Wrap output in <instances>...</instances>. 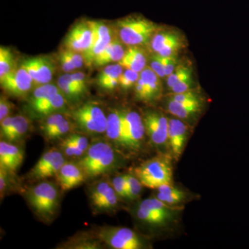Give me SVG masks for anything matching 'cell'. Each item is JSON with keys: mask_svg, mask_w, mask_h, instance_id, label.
Listing matches in <instances>:
<instances>
[{"mask_svg": "<svg viewBox=\"0 0 249 249\" xmlns=\"http://www.w3.org/2000/svg\"><path fill=\"white\" fill-rule=\"evenodd\" d=\"M142 120L154 144L160 146L168 143V120L164 116L157 112H147Z\"/></svg>", "mask_w": 249, "mask_h": 249, "instance_id": "5bb4252c", "label": "cell"}, {"mask_svg": "<svg viewBox=\"0 0 249 249\" xmlns=\"http://www.w3.org/2000/svg\"><path fill=\"white\" fill-rule=\"evenodd\" d=\"M140 75L138 72L134 71L133 70H127L123 71L119 78V85L124 89H127L136 84L137 80H139Z\"/></svg>", "mask_w": 249, "mask_h": 249, "instance_id": "e575fe53", "label": "cell"}, {"mask_svg": "<svg viewBox=\"0 0 249 249\" xmlns=\"http://www.w3.org/2000/svg\"><path fill=\"white\" fill-rule=\"evenodd\" d=\"M160 55V54H159ZM162 62H163V67H164L165 76H168L171 74L175 70V65H176V59L175 56L164 57L161 56Z\"/></svg>", "mask_w": 249, "mask_h": 249, "instance_id": "681fc988", "label": "cell"}, {"mask_svg": "<svg viewBox=\"0 0 249 249\" xmlns=\"http://www.w3.org/2000/svg\"><path fill=\"white\" fill-rule=\"evenodd\" d=\"M67 99L61 92L57 93L54 95L52 99L45 106L39 107L34 111V114L39 116H47L51 114H55L65 109Z\"/></svg>", "mask_w": 249, "mask_h": 249, "instance_id": "cb8c5ba5", "label": "cell"}, {"mask_svg": "<svg viewBox=\"0 0 249 249\" xmlns=\"http://www.w3.org/2000/svg\"><path fill=\"white\" fill-rule=\"evenodd\" d=\"M135 174L142 186L147 188H158L173 182V170L169 160L165 158L147 160L136 168Z\"/></svg>", "mask_w": 249, "mask_h": 249, "instance_id": "5b68a950", "label": "cell"}, {"mask_svg": "<svg viewBox=\"0 0 249 249\" xmlns=\"http://www.w3.org/2000/svg\"><path fill=\"white\" fill-rule=\"evenodd\" d=\"M145 125L138 113L134 111H122V132L124 147L137 150L142 146Z\"/></svg>", "mask_w": 249, "mask_h": 249, "instance_id": "ba28073f", "label": "cell"}, {"mask_svg": "<svg viewBox=\"0 0 249 249\" xmlns=\"http://www.w3.org/2000/svg\"><path fill=\"white\" fill-rule=\"evenodd\" d=\"M70 139L83 152H87L89 148V141L87 137L79 134H71L68 136Z\"/></svg>", "mask_w": 249, "mask_h": 249, "instance_id": "bcb514c9", "label": "cell"}, {"mask_svg": "<svg viewBox=\"0 0 249 249\" xmlns=\"http://www.w3.org/2000/svg\"><path fill=\"white\" fill-rule=\"evenodd\" d=\"M119 163V157L106 142H96L89 147L78 164L88 178L99 176L114 169Z\"/></svg>", "mask_w": 249, "mask_h": 249, "instance_id": "6da1fadb", "label": "cell"}, {"mask_svg": "<svg viewBox=\"0 0 249 249\" xmlns=\"http://www.w3.org/2000/svg\"><path fill=\"white\" fill-rule=\"evenodd\" d=\"M60 91V88L53 84L47 83V84L39 85L34 90L29 99V107L31 110H35L37 108L46 104L54 95Z\"/></svg>", "mask_w": 249, "mask_h": 249, "instance_id": "7402d4cb", "label": "cell"}, {"mask_svg": "<svg viewBox=\"0 0 249 249\" xmlns=\"http://www.w3.org/2000/svg\"><path fill=\"white\" fill-rule=\"evenodd\" d=\"M72 118L80 129L89 134L105 133L107 116L96 103L89 102L72 112Z\"/></svg>", "mask_w": 249, "mask_h": 249, "instance_id": "8992f818", "label": "cell"}, {"mask_svg": "<svg viewBox=\"0 0 249 249\" xmlns=\"http://www.w3.org/2000/svg\"><path fill=\"white\" fill-rule=\"evenodd\" d=\"M55 177L62 191H67L81 184L86 175L78 163L69 162L62 165Z\"/></svg>", "mask_w": 249, "mask_h": 249, "instance_id": "9a60e30c", "label": "cell"}, {"mask_svg": "<svg viewBox=\"0 0 249 249\" xmlns=\"http://www.w3.org/2000/svg\"><path fill=\"white\" fill-rule=\"evenodd\" d=\"M92 36V28L89 21H80L67 34L64 39V47L83 53L91 45Z\"/></svg>", "mask_w": 249, "mask_h": 249, "instance_id": "4fadbf2b", "label": "cell"}, {"mask_svg": "<svg viewBox=\"0 0 249 249\" xmlns=\"http://www.w3.org/2000/svg\"><path fill=\"white\" fill-rule=\"evenodd\" d=\"M150 68L158 75L160 78L165 76L164 67L162 62L160 55L158 53L152 56L150 60Z\"/></svg>", "mask_w": 249, "mask_h": 249, "instance_id": "7bdbcfd3", "label": "cell"}, {"mask_svg": "<svg viewBox=\"0 0 249 249\" xmlns=\"http://www.w3.org/2000/svg\"><path fill=\"white\" fill-rule=\"evenodd\" d=\"M178 37L177 34L170 32H163L156 34L151 40L152 49L157 53H159L165 45L178 40Z\"/></svg>", "mask_w": 249, "mask_h": 249, "instance_id": "f546056e", "label": "cell"}, {"mask_svg": "<svg viewBox=\"0 0 249 249\" xmlns=\"http://www.w3.org/2000/svg\"><path fill=\"white\" fill-rule=\"evenodd\" d=\"M157 198L165 204L173 206L182 202L186 198V193L182 191L172 194H165V193H158Z\"/></svg>", "mask_w": 249, "mask_h": 249, "instance_id": "74e56055", "label": "cell"}, {"mask_svg": "<svg viewBox=\"0 0 249 249\" xmlns=\"http://www.w3.org/2000/svg\"><path fill=\"white\" fill-rule=\"evenodd\" d=\"M62 151L68 157H79L84 155L85 152L77 146L70 137H67L60 143Z\"/></svg>", "mask_w": 249, "mask_h": 249, "instance_id": "8d00e7d4", "label": "cell"}, {"mask_svg": "<svg viewBox=\"0 0 249 249\" xmlns=\"http://www.w3.org/2000/svg\"><path fill=\"white\" fill-rule=\"evenodd\" d=\"M14 68V56L11 49L0 47V78L8 74Z\"/></svg>", "mask_w": 249, "mask_h": 249, "instance_id": "83f0119b", "label": "cell"}, {"mask_svg": "<svg viewBox=\"0 0 249 249\" xmlns=\"http://www.w3.org/2000/svg\"><path fill=\"white\" fill-rule=\"evenodd\" d=\"M71 127V124L65 118L63 120L60 121L45 137L49 140H55V139L62 138L70 132Z\"/></svg>", "mask_w": 249, "mask_h": 249, "instance_id": "d6a6232c", "label": "cell"}, {"mask_svg": "<svg viewBox=\"0 0 249 249\" xmlns=\"http://www.w3.org/2000/svg\"><path fill=\"white\" fill-rule=\"evenodd\" d=\"M111 184L119 197L127 199V175L115 177L111 180Z\"/></svg>", "mask_w": 249, "mask_h": 249, "instance_id": "836d02e7", "label": "cell"}, {"mask_svg": "<svg viewBox=\"0 0 249 249\" xmlns=\"http://www.w3.org/2000/svg\"><path fill=\"white\" fill-rule=\"evenodd\" d=\"M140 78L146 87L147 101H152L158 97L161 91V82L160 76L150 67H147L141 72Z\"/></svg>", "mask_w": 249, "mask_h": 249, "instance_id": "603a6c76", "label": "cell"}, {"mask_svg": "<svg viewBox=\"0 0 249 249\" xmlns=\"http://www.w3.org/2000/svg\"><path fill=\"white\" fill-rule=\"evenodd\" d=\"M70 76L75 86L85 94L88 91V88H87L86 76L84 73L83 72H75L70 74Z\"/></svg>", "mask_w": 249, "mask_h": 249, "instance_id": "ab89813d", "label": "cell"}, {"mask_svg": "<svg viewBox=\"0 0 249 249\" xmlns=\"http://www.w3.org/2000/svg\"><path fill=\"white\" fill-rule=\"evenodd\" d=\"M0 83L3 89L16 96H25L35 85L29 73L22 67L14 69L0 78Z\"/></svg>", "mask_w": 249, "mask_h": 249, "instance_id": "7c38bea8", "label": "cell"}, {"mask_svg": "<svg viewBox=\"0 0 249 249\" xmlns=\"http://www.w3.org/2000/svg\"><path fill=\"white\" fill-rule=\"evenodd\" d=\"M66 163L62 152L52 148L45 152L34 165L29 177L34 179H45L55 176L62 165Z\"/></svg>", "mask_w": 249, "mask_h": 249, "instance_id": "9c48e42d", "label": "cell"}, {"mask_svg": "<svg viewBox=\"0 0 249 249\" xmlns=\"http://www.w3.org/2000/svg\"><path fill=\"white\" fill-rule=\"evenodd\" d=\"M191 76V71L186 67L179 66L175 68L173 73L168 76L167 84L170 88H171L174 85L176 84L183 78L187 76Z\"/></svg>", "mask_w": 249, "mask_h": 249, "instance_id": "f35d334b", "label": "cell"}, {"mask_svg": "<svg viewBox=\"0 0 249 249\" xmlns=\"http://www.w3.org/2000/svg\"><path fill=\"white\" fill-rule=\"evenodd\" d=\"M59 62H60V66L62 70L66 73H70L73 70H76L73 64L72 63L71 60L67 56L64 49L60 51L58 55Z\"/></svg>", "mask_w": 249, "mask_h": 249, "instance_id": "ee69618b", "label": "cell"}, {"mask_svg": "<svg viewBox=\"0 0 249 249\" xmlns=\"http://www.w3.org/2000/svg\"><path fill=\"white\" fill-rule=\"evenodd\" d=\"M29 127V121L25 116H13L12 125L6 140L9 142H18L27 133Z\"/></svg>", "mask_w": 249, "mask_h": 249, "instance_id": "4316f807", "label": "cell"}, {"mask_svg": "<svg viewBox=\"0 0 249 249\" xmlns=\"http://www.w3.org/2000/svg\"><path fill=\"white\" fill-rule=\"evenodd\" d=\"M191 86V76H187L178 81L176 84L174 85L171 88V91H173L174 94L186 92V91H189Z\"/></svg>", "mask_w": 249, "mask_h": 249, "instance_id": "b9f144b4", "label": "cell"}, {"mask_svg": "<svg viewBox=\"0 0 249 249\" xmlns=\"http://www.w3.org/2000/svg\"><path fill=\"white\" fill-rule=\"evenodd\" d=\"M13 123V116H8L4 120L1 121L0 125V134L1 138L6 139L11 130Z\"/></svg>", "mask_w": 249, "mask_h": 249, "instance_id": "816d5d0a", "label": "cell"}, {"mask_svg": "<svg viewBox=\"0 0 249 249\" xmlns=\"http://www.w3.org/2000/svg\"><path fill=\"white\" fill-rule=\"evenodd\" d=\"M9 172L5 170L4 168H0V191H1V196H2L3 193L6 191V188L9 186V178H8V173Z\"/></svg>", "mask_w": 249, "mask_h": 249, "instance_id": "f5cc1de1", "label": "cell"}, {"mask_svg": "<svg viewBox=\"0 0 249 249\" xmlns=\"http://www.w3.org/2000/svg\"><path fill=\"white\" fill-rule=\"evenodd\" d=\"M58 86L66 99L70 101H78L85 95L73 84L70 73L62 75L59 78Z\"/></svg>", "mask_w": 249, "mask_h": 249, "instance_id": "484cf974", "label": "cell"}, {"mask_svg": "<svg viewBox=\"0 0 249 249\" xmlns=\"http://www.w3.org/2000/svg\"><path fill=\"white\" fill-rule=\"evenodd\" d=\"M13 108V105L5 96L0 98V121H3L9 116Z\"/></svg>", "mask_w": 249, "mask_h": 249, "instance_id": "c3c4849f", "label": "cell"}, {"mask_svg": "<svg viewBox=\"0 0 249 249\" xmlns=\"http://www.w3.org/2000/svg\"><path fill=\"white\" fill-rule=\"evenodd\" d=\"M63 49L65 53H66L67 56L70 58L72 63L76 67V69H79L83 66V63H85L83 53L75 52V51L71 50V49L66 48H64Z\"/></svg>", "mask_w": 249, "mask_h": 249, "instance_id": "f6af8a7d", "label": "cell"}, {"mask_svg": "<svg viewBox=\"0 0 249 249\" xmlns=\"http://www.w3.org/2000/svg\"><path fill=\"white\" fill-rule=\"evenodd\" d=\"M98 239L115 249H141L145 247L138 234L129 228L106 227L98 232Z\"/></svg>", "mask_w": 249, "mask_h": 249, "instance_id": "52a82bcc", "label": "cell"}, {"mask_svg": "<svg viewBox=\"0 0 249 249\" xmlns=\"http://www.w3.org/2000/svg\"><path fill=\"white\" fill-rule=\"evenodd\" d=\"M64 119H65V116L60 113H55L47 116L41 124V130L44 136L46 137Z\"/></svg>", "mask_w": 249, "mask_h": 249, "instance_id": "d590c367", "label": "cell"}, {"mask_svg": "<svg viewBox=\"0 0 249 249\" xmlns=\"http://www.w3.org/2000/svg\"><path fill=\"white\" fill-rule=\"evenodd\" d=\"M146 62V58L142 49L136 46H131L119 64L124 68L141 73L145 68Z\"/></svg>", "mask_w": 249, "mask_h": 249, "instance_id": "d6986e66", "label": "cell"}, {"mask_svg": "<svg viewBox=\"0 0 249 249\" xmlns=\"http://www.w3.org/2000/svg\"><path fill=\"white\" fill-rule=\"evenodd\" d=\"M24 157V151L19 147L4 141L0 142V168L14 173L22 165Z\"/></svg>", "mask_w": 249, "mask_h": 249, "instance_id": "e0dca14e", "label": "cell"}, {"mask_svg": "<svg viewBox=\"0 0 249 249\" xmlns=\"http://www.w3.org/2000/svg\"><path fill=\"white\" fill-rule=\"evenodd\" d=\"M116 29L121 42L129 46L146 44L152 40L156 31L155 23L138 16H129L119 19Z\"/></svg>", "mask_w": 249, "mask_h": 249, "instance_id": "3957f363", "label": "cell"}, {"mask_svg": "<svg viewBox=\"0 0 249 249\" xmlns=\"http://www.w3.org/2000/svg\"><path fill=\"white\" fill-rule=\"evenodd\" d=\"M135 94L136 97L141 100V101H147L146 87H145V83H143L140 76H139V80L136 83Z\"/></svg>", "mask_w": 249, "mask_h": 249, "instance_id": "f907efd6", "label": "cell"}, {"mask_svg": "<svg viewBox=\"0 0 249 249\" xmlns=\"http://www.w3.org/2000/svg\"><path fill=\"white\" fill-rule=\"evenodd\" d=\"M142 184L137 176L127 175V199H137L142 193Z\"/></svg>", "mask_w": 249, "mask_h": 249, "instance_id": "1f68e13d", "label": "cell"}, {"mask_svg": "<svg viewBox=\"0 0 249 249\" xmlns=\"http://www.w3.org/2000/svg\"><path fill=\"white\" fill-rule=\"evenodd\" d=\"M106 133L109 140L124 147L122 132V111L114 109L107 116Z\"/></svg>", "mask_w": 249, "mask_h": 249, "instance_id": "44dd1931", "label": "cell"}, {"mask_svg": "<svg viewBox=\"0 0 249 249\" xmlns=\"http://www.w3.org/2000/svg\"><path fill=\"white\" fill-rule=\"evenodd\" d=\"M123 67L120 64L108 65L100 72L97 76V84L100 88L106 90H113L119 85V78L123 73Z\"/></svg>", "mask_w": 249, "mask_h": 249, "instance_id": "ffe728a7", "label": "cell"}, {"mask_svg": "<svg viewBox=\"0 0 249 249\" xmlns=\"http://www.w3.org/2000/svg\"><path fill=\"white\" fill-rule=\"evenodd\" d=\"M136 214L139 220L152 227H164L175 220L178 209L158 198L144 199L137 206Z\"/></svg>", "mask_w": 249, "mask_h": 249, "instance_id": "277c9868", "label": "cell"}, {"mask_svg": "<svg viewBox=\"0 0 249 249\" xmlns=\"http://www.w3.org/2000/svg\"><path fill=\"white\" fill-rule=\"evenodd\" d=\"M111 188V184L106 181H101L94 185L90 191L89 196L93 206H96L98 202L103 200L107 196Z\"/></svg>", "mask_w": 249, "mask_h": 249, "instance_id": "f1b7e54d", "label": "cell"}, {"mask_svg": "<svg viewBox=\"0 0 249 249\" xmlns=\"http://www.w3.org/2000/svg\"><path fill=\"white\" fill-rule=\"evenodd\" d=\"M172 100L177 101V102L182 103L199 102V98L196 93L190 91L177 93V94L174 95Z\"/></svg>", "mask_w": 249, "mask_h": 249, "instance_id": "60d3db41", "label": "cell"}, {"mask_svg": "<svg viewBox=\"0 0 249 249\" xmlns=\"http://www.w3.org/2000/svg\"><path fill=\"white\" fill-rule=\"evenodd\" d=\"M92 28V41L89 48L83 52L85 63L93 65V60L112 40L110 28L101 21H89Z\"/></svg>", "mask_w": 249, "mask_h": 249, "instance_id": "8fae6325", "label": "cell"}, {"mask_svg": "<svg viewBox=\"0 0 249 249\" xmlns=\"http://www.w3.org/2000/svg\"><path fill=\"white\" fill-rule=\"evenodd\" d=\"M21 67L27 70L35 85L49 83L55 72V62L47 55L25 59L21 64Z\"/></svg>", "mask_w": 249, "mask_h": 249, "instance_id": "30bf717a", "label": "cell"}, {"mask_svg": "<svg viewBox=\"0 0 249 249\" xmlns=\"http://www.w3.org/2000/svg\"><path fill=\"white\" fill-rule=\"evenodd\" d=\"M180 45V40L173 41V42H170L168 45H165L161 50L160 51L158 54H160L161 56L168 57L173 56L174 54L178 52V49H179Z\"/></svg>", "mask_w": 249, "mask_h": 249, "instance_id": "7dc6e473", "label": "cell"}, {"mask_svg": "<svg viewBox=\"0 0 249 249\" xmlns=\"http://www.w3.org/2000/svg\"><path fill=\"white\" fill-rule=\"evenodd\" d=\"M59 191L55 183L42 181L28 192L27 199L36 214L48 221L53 219L59 206Z\"/></svg>", "mask_w": 249, "mask_h": 249, "instance_id": "7a4b0ae2", "label": "cell"}, {"mask_svg": "<svg viewBox=\"0 0 249 249\" xmlns=\"http://www.w3.org/2000/svg\"><path fill=\"white\" fill-rule=\"evenodd\" d=\"M118 197H119V196H118L117 193H116L112 187L107 196L93 207L100 211H112L117 206Z\"/></svg>", "mask_w": 249, "mask_h": 249, "instance_id": "4dcf8cb0", "label": "cell"}, {"mask_svg": "<svg viewBox=\"0 0 249 249\" xmlns=\"http://www.w3.org/2000/svg\"><path fill=\"white\" fill-rule=\"evenodd\" d=\"M188 137L186 124L178 119L168 120V143L175 158L178 159L182 153Z\"/></svg>", "mask_w": 249, "mask_h": 249, "instance_id": "2e32d148", "label": "cell"}, {"mask_svg": "<svg viewBox=\"0 0 249 249\" xmlns=\"http://www.w3.org/2000/svg\"><path fill=\"white\" fill-rule=\"evenodd\" d=\"M125 52L120 41L112 39L107 47L96 57L93 65L96 67H100L111 62H119L124 58Z\"/></svg>", "mask_w": 249, "mask_h": 249, "instance_id": "ac0fdd59", "label": "cell"}, {"mask_svg": "<svg viewBox=\"0 0 249 249\" xmlns=\"http://www.w3.org/2000/svg\"><path fill=\"white\" fill-rule=\"evenodd\" d=\"M168 109L174 116L179 119H186L196 114L200 109V102L182 103L170 100Z\"/></svg>", "mask_w": 249, "mask_h": 249, "instance_id": "d4e9b609", "label": "cell"}]
</instances>
